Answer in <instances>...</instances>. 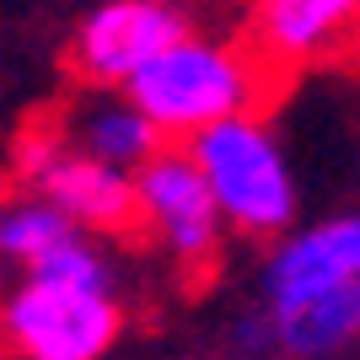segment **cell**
<instances>
[{"label": "cell", "mask_w": 360, "mask_h": 360, "mask_svg": "<svg viewBox=\"0 0 360 360\" xmlns=\"http://www.w3.org/2000/svg\"><path fill=\"white\" fill-rule=\"evenodd\" d=\"M119 91L146 108V119L167 140H188L231 113H253V103L264 97V75H258V60L242 54L237 44L183 32L150 65H140Z\"/></svg>", "instance_id": "obj_1"}, {"label": "cell", "mask_w": 360, "mask_h": 360, "mask_svg": "<svg viewBox=\"0 0 360 360\" xmlns=\"http://www.w3.org/2000/svg\"><path fill=\"white\" fill-rule=\"evenodd\" d=\"M183 146L199 162L231 231H242V237H285L290 231L301 205L296 172L258 113H231V119L188 135Z\"/></svg>", "instance_id": "obj_2"}, {"label": "cell", "mask_w": 360, "mask_h": 360, "mask_svg": "<svg viewBox=\"0 0 360 360\" xmlns=\"http://www.w3.org/2000/svg\"><path fill=\"white\" fill-rule=\"evenodd\" d=\"M119 333L124 312L113 290L22 280L0 307V339L22 360H103Z\"/></svg>", "instance_id": "obj_3"}, {"label": "cell", "mask_w": 360, "mask_h": 360, "mask_svg": "<svg viewBox=\"0 0 360 360\" xmlns=\"http://www.w3.org/2000/svg\"><path fill=\"white\" fill-rule=\"evenodd\" d=\"M16 167L38 194H49L91 237H124L140 226L135 172L75 150L65 129H27L16 140Z\"/></svg>", "instance_id": "obj_4"}, {"label": "cell", "mask_w": 360, "mask_h": 360, "mask_svg": "<svg viewBox=\"0 0 360 360\" xmlns=\"http://www.w3.org/2000/svg\"><path fill=\"white\" fill-rule=\"evenodd\" d=\"M135 199H140V226L167 248L172 264H183V269H210L215 264L226 215L215 205L199 162L188 156V146H162L150 162H140Z\"/></svg>", "instance_id": "obj_5"}, {"label": "cell", "mask_w": 360, "mask_h": 360, "mask_svg": "<svg viewBox=\"0 0 360 360\" xmlns=\"http://www.w3.org/2000/svg\"><path fill=\"white\" fill-rule=\"evenodd\" d=\"M183 32H194V22L178 0H103L75 27L70 65L91 86H124Z\"/></svg>", "instance_id": "obj_6"}, {"label": "cell", "mask_w": 360, "mask_h": 360, "mask_svg": "<svg viewBox=\"0 0 360 360\" xmlns=\"http://www.w3.org/2000/svg\"><path fill=\"white\" fill-rule=\"evenodd\" d=\"M253 49L274 65H317L360 38V0H253Z\"/></svg>", "instance_id": "obj_7"}, {"label": "cell", "mask_w": 360, "mask_h": 360, "mask_svg": "<svg viewBox=\"0 0 360 360\" xmlns=\"http://www.w3.org/2000/svg\"><path fill=\"white\" fill-rule=\"evenodd\" d=\"M345 280H360V210L317 221L301 237H285L274 248V258L264 264V296H269V307H285L296 296L345 285Z\"/></svg>", "instance_id": "obj_8"}, {"label": "cell", "mask_w": 360, "mask_h": 360, "mask_svg": "<svg viewBox=\"0 0 360 360\" xmlns=\"http://www.w3.org/2000/svg\"><path fill=\"white\" fill-rule=\"evenodd\" d=\"M269 323H274V349H285L296 360L339 355L360 339V280L269 307Z\"/></svg>", "instance_id": "obj_9"}, {"label": "cell", "mask_w": 360, "mask_h": 360, "mask_svg": "<svg viewBox=\"0 0 360 360\" xmlns=\"http://www.w3.org/2000/svg\"><path fill=\"white\" fill-rule=\"evenodd\" d=\"M70 146L97 156V162H113V167H124V172H135L140 162H150V156L167 146V135L146 119V108L129 103L119 91V97H97V103H86L75 113Z\"/></svg>", "instance_id": "obj_10"}, {"label": "cell", "mask_w": 360, "mask_h": 360, "mask_svg": "<svg viewBox=\"0 0 360 360\" xmlns=\"http://www.w3.org/2000/svg\"><path fill=\"white\" fill-rule=\"evenodd\" d=\"M70 231H81V226H75L49 194H38V188L0 205V258H11L22 269L38 264L49 248H60Z\"/></svg>", "instance_id": "obj_11"}, {"label": "cell", "mask_w": 360, "mask_h": 360, "mask_svg": "<svg viewBox=\"0 0 360 360\" xmlns=\"http://www.w3.org/2000/svg\"><path fill=\"white\" fill-rule=\"evenodd\" d=\"M27 280L49 285H81V290H113V264L91 242V231H70L60 248H49L38 264H27Z\"/></svg>", "instance_id": "obj_12"}]
</instances>
